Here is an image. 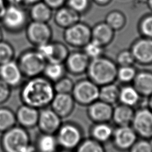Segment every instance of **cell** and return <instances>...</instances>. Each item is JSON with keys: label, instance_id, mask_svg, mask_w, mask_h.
Wrapping results in <instances>:
<instances>
[{"label": "cell", "instance_id": "ac0fdd59", "mask_svg": "<svg viewBox=\"0 0 152 152\" xmlns=\"http://www.w3.org/2000/svg\"><path fill=\"white\" fill-rule=\"evenodd\" d=\"M15 113L17 123L18 125L26 129H33L37 126L39 115V110L22 103Z\"/></svg>", "mask_w": 152, "mask_h": 152}, {"label": "cell", "instance_id": "2e32d148", "mask_svg": "<svg viewBox=\"0 0 152 152\" xmlns=\"http://www.w3.org/2000/svg\"><path fill=\"white\" fill-rule=\"evenodd\" d=\"M113 107V106L98 99L87 106V115L93 123L109 122Z\"/></svg>", "mask_w": 152, "mask_h": 152}, {"label": "cell", "instance_id": "836d02e7", "mask_svg": "<svg viewBox=\"0 0 152 152\" xmlns=\"http://www.w3.org/2000/svg\"><path fill=\"white\" fill-rule=\"evenodd\" d=\"M138 30L141 36L152 39V12L140 18L138 23Z\"/></svg>", "mask_w": 152, "mask_h": 152}, {"label": "cell", "instance_id": "603a6c76", "mask_svg": "<svg viewBox=\"0 0 152 152\" xmlns=\"http://www.w3.org/2000/svg\"><path fill=\"white\" fill-rule=\"evenodd\" d=\"M114 128L109 122L93 123L90 128L89 134L90 138L102 143L110 141Z\"/></svg>", "mask_w": 152, "mask_h": 152}, {"label": "cell", "instance_id": "4dcf8cb0", "mask_svg": "<svg viewBox=\"0 0 152 152\" xmlns=\"http://www.w3.org/2000/svg\"><path fill=\"white\" fill-rule=\"evenodd\" d=\"M16 124L15 112L9 107H0V132L6 131Z\"/></svg>", "mask_w": 152, "mask_h": 152}, {"label": "cell", "instance_id": "74e56055", "mask_svg": "<svg viewBox=\"0 0 152 152\" xmlns=\"http://www.w3.org/2000/svg\"><path fill=\"white\" fill-rule=\"evenodd\" d=\"M91 1V0H66L65 5L81 15L90 10Z\"/></svg>", "mask_w": 152, "mask_h": 152}, {"label": "cell", "instance_id": "7a4b0ae2", "mask_svg": "<svg viewBox=\"0 0 152 152\" xmlns=\"http://www.w3.org/2000/svg\"><path fill=\"white\" fill-rule=\"evenodd\" d=\"M118 67L115 61L104 55L90 59L86 74L88 78L100 87L116 80Z\"/></svg>", "mask_w": 152, "mask_h": 152}, {"label": "cell", "instance_id": "3957f363", "mask_svg": "<svg viewBox=\"0 0 152 152\" xmlns=\"http://www.w3.org/2000/svg\"><path fill=\"white\" fill-rule=\"evenodd\" d=\"M0 144L3 152H23L31 143L27 129L15 125L2 133Z\"/></svg>", "mask_w": 152, "mask_h": 152}, {"label": "cell", "instance_id": "30bf717a", "mask_svg": "<svg viewBox=\"0 0 152 152\" xmlns=\"http://www.w3.org/2000/svg\"><path fill=\"white\" fill-rule=\"evenodd\" d=\"M131 50L135 63L142 65H152V39L140 36L131 44Z\"/></svg>", "mask_w": 152, "mask_h": 152}, {"label": "cell", "instance_id": "cb8c5ba5", "mask_svg": "<svg viewBox=\"0 0 152 152\" xmlns=\"http://www.w3.org/2000/svg\"><path fill=\"white\" fill-rule=\"evenodd\" d=\"M122 85L120 87L118 103L134 108L140 103L142 97L131 84Z\"/></svg>", "mask_w": 152, "mask_h": 152}, {"label": "cell", "instance_id": "d6986e66", "mask_svg": "<svg viewBox=\"0 0 152 152\" xmlns=\"http://www.w3.org/2000/svg\"><path fill=\"white\" fill-rule=\"evenodd\" d=\"M131 84L142 98L147 99L152 94V71L138 70Z\"/></svg>", "mask_w": 152, "mask_h": 152}, {"label": "cell", "instance_id": "8fae6325", "mask_svg": "<svg viewBox=\"0 0 152 152\" xmlns=\"http://www.w3.org/2000/svg\"><path fill=\"white\" fill-rule=\"evenodd\" d=\"M6 28L17 31L21 29L27 21V14L20 5H9L6 7L1 20Z\"/></svg>", "mask_w": 152, "mask_h": 152}, {"label": "cell", "instance_id": "8d00e7d4", "mask_svg": "<svg viewBox=\"0 0 152 152\" xmlns=\"http://www.w3.org/2000/svg\"><path fill=\"white\" fill-rule=\"evenodd\" d=\"M115 62L118 66L134 65L135 64L132 53L129 49L120 50L116 56Z\"/></svg>", "mask_w": 152, "mask_h": 152}, {"label": "cell", "instance_id": "7402d4cb", "mask_svg": "<svg viewBox=\"0 0 152 152\" xmlns=\"http://www.w3.org/2000/svg\"><path fill=\"white\" fill-rule=\"evenodd\" d=\"M134 112V107L118 103L113 107L111 121L116 126L131 125Z\"/></svg>", "mask_w": 152, "mask_h": 152}, {"label": "cell", "instance_id": "1f68e13d", "mask_svg": "<svg viewBox=\"0 0 152 152\" xmlns=\"http://www.w3.org/2000/svg\"><path fill=\"white\" fill-rule=\"evenodd\" d=\"M74 151V152H106L103 144L90 137L84 138Z\"/></svg>", "mask_w": 152, "mask_h": 152}, {"label": "cell", "instance_id": "9a60e30c", "mask_svg": "<svg viewBox=\"0 0 152 152\" xmlns=\"http://www.w3.org/2000/svg\"><path fill=\"white\" fill-rule=\"evenodd\" d=\"M26 32L30 42L36 46L51 41L52 31L47 23L33 21L28 24Z\"/></svg>", "mask_w": 152, "mask_h": 152}, {"label": "cell", "instance_id": "ffe728a7", "mask_svg": "<svg viewBox=\"0 0 152 152\" xmlns=\"http://www.w3.org/2000/svg\"><path fill=\"white\" fill-rule=\"evenodd\" d=\"M115 31L113 30L104 21L95 24L91 27V39L106 48L114 39Z\"/></svg>", "mask_w": 152, "mask_h": 152}, {"label": "cell", "instance_id": "ba28073f", "mask_svg": "<svg viewBox=\"0 0 152 152\" xmlns=\"http://www.w3.org/2000/svg\"><path fill=\"white\" fill-rule=\"evenodd\" d=\"M131 126L138 138L148 140L152 138V110L147 105L135 109Z\"/></svg>", "mask_w": 152, "mask_h": 152}, {"label": "cell", "instance_id": "d4e9b609", "mask_svg": "<svg viewBox=\"0 0 152 152\" xmlns=\"http://www.w3.org/2000/svg\"><path fill=\"white\" fill-rule=\"evenodd\" d=\"M34 144L36 152H57L59 148L55 134L40 132Z\"/></svg>", "mask_w": 152, "mask_h": 152}, {"label": "cell", "instance_id": "d6a6232c", "mask_svg": "<svg viewBox=\"0 0 152 152\" xmlns=\"http://www.w3.org/2000/svg\"><path fill=\"white\" fill-rule=\"evenodd\" d=\"M138 69L134 65L121 66L118 67L116 80L122 84H131Z\"/></svg>", "mask_w": 152, "mask_h": 152}, {"label": "cell", "instance_id": "b9f144b4", "mask_svg": "<svg viewBox=\"0 0 152 152\" xmlns=\"http://www.w3.org/2000/svg\"><path fill=\"white\" fill-rule=\"evenodd\" d=\"M52 10H56L65 5L66 0H43Z\"/></svg>", "mask_w": 152, "mask_h": 152}, {"label": "cell", "instance_id": "e0dca14e", "mask_svg": "<svg viewBox=\"0 0 152 152\" xmlns=\"http://www.w3.org/2000/svg\"><path fill=\"white\" fill-rule=\"evenodd\" d=\"M75 104L71 94L55 93L50 106L57 115L64 119L72 113Z\"/></svg>", "mask_w": 152, "mask_h": 152}, {"label": "cell", "instance_id": "7bdbcfd3", "mask_svg": "<svg viewBox=\"0 0 152 152\" xmlns=\"http://www.w3.org/2000/svg\"><path fill=\"white\" fill-rule=\"evenodd\" d=\"M93 1L94 4L99 6L101 7H104L109 5L112 0H91Z\"/></svg>", "mask_w": 152, "mask_h": 152}, {"label": "cell", "instance_id": "5bb4252c", "mask_svg": "<svg viewBox=\"0 0 152 152\" xmlns=\"http://www.w3.org/2000/svg\"><path fill=\"white\" fill-rule=\"evenodd\" d=\"M90 59L83 50L69 52L64 64L66 72L72 75H80L86 73Z\"/></svg>", "mask_w": 152, "mask_h": 152}, {"label": "cell", "instance_id": "7dc6e473", "mask_svg": "<svg viewBox=\"0 0 152 152\" xmlns=\"http://www.w3.org/2000/svg\"><path fill=\"white\" fill-rule=\"evenodd\" d=\"M147 106L152 110V94L147 98Z\"/></svg>", "mask_w": 152, "mask_h": 152}, {"label": "cell", "instance_id": "f1b7e54d", "mask_svg": "<svg viewBox=\"0 0 152 152\" xmlns=\"http://www.w3.org/2000/svg\"><path fill=\"white\" fill-rule=\"evenodd\" d=\"M65 66L62 63L47 62L42 75L53 83L66 75Z\"/></svg>", "mask_w": 152, "mask_h": 152}, {"label": "cell", "instance_id": "4316f807", "mask_svg": "<svg viewBox=\"0 0 152 152\" xmlns=\"http://www.w3.org/2000/svg\"><path fill=\"white\" fill-rule=\"evenodd\" d=\"M30 14L33 21L48 23L52 17V9L41 1L32 5Z\"/></svg>", "mask_w": 152, "mask_h": 152}, {"label": "cell", "instance_id": "484cf974", "mask_svg": "<svg viewBox=\"0 0 152 152\" xmlns=\"http://www.w3.org/2000/svg\"><path fill=\"white\" fill-rule=\"evenodd\" d=\"M120 87L111 83L99 87V99L112 106L118 103Z\"/></svg>", "mask_w": 152, "mask_h": 152}, {"label": "cell", "instance_id": "7c38bea8", "mask_svg": "<svg viewBox=\"0 0 152 152\" xmlns=\"http://www.w3.org/2000/svg\"><path fill=\"white\" fill-rule=\"evenodd\" d=\"M62 119L48 106L39 110L37 127L40 132L55 134L62 123Z\"/></svg>", "mask_w": 152, "mask_h": 152}, {"label": "cell", "instance_id": "4fadbf2b", "mask_svg": "<svg viewBox=\"0 0 152 152\" xmlns=\"http://www.w3.org/2000/svg\"><path fill=\"white\" fill-rule=\"evenodd\" d=\"M24 77L16 61L14 59L0 65V79L11 88L22 85Z\"/></svg>", "mask_w": 152, "mask_h": 152}, {"label": "cell", "instance_id": "60d3db41", "mask_svg": "<svg viewBox=\"0 0 152 152\" xmlns=\"http://www.w3.org/2000/svg\"><path fill=\"white\" fill-rule=\"evenodd\" d=\"M11 88L0 79V104L5 103L10 97Z\"/></svg>", "mask_w": 152, "mask_h": 152}, {"label": "cell", "instance_id": "44dd1931", "mask_svg": "<svg viewBox=\"0 0 152 152\" xmlns=\"http://www.w3.org/2000/svg\"><path fill=\"white\" fill-rule=\"evenodd\" d=\"M56 10L54 21L55 24L61 28L65 29L80 21L81 15L66 5Z\"/></svg>", "mask_w": 152, "mask_h": 152}, {"label": "cell", "instance_id": "d590c367", "mask_svg": "<svg viewBox=\"0 0 152 152\" xmlns=\"http://www.w3.org/2000/svg\"><path fill=\"white\" fill-rule=\"evenodd\" d=\"M56 93L71 94L74 87V81L66 75L53 83Z\"/></svg>", "mask_w": 152, "mask_h": 152}, {"label": "cell", "instance_id": "ab89813d", "mask_svg": "<svg viewBox=\"0 0 152 152\" xmlns=\"http://www.w3.org/2000/svg\"><path fill=\"white\" fill-rule=\"evenodd\" d=\"M128 152H152L150 140L138 138L128 151Z\"/></svg>", "mask_w": 152, "mask_h": 152}, {"label": "cell", "instance_id": "5b68a950", "mask_svg": "<svg viewBox=\"0 0 152 152\" xmlns=\"http://www.w3.org/2000/svg\"><path fill=\"white\" fill-rule=\"evenodd\" d=\"M17 62L24 78H26L42 75L47 63L45 59L36 49L24 52Z\"/></svg>", "mask_w": 152, "mask_h": 152}, {"label": "cell", "instance_id": "c3c4849f", "mask_svg": "<svg viewBox=\"0 0 152 152\" xmlns=\"http://www.w3.org/2000/svg\"><path fill=\"white\" fill-rule=\"evenodd\" d=\"M147 5L152 12V0H146Z\"/></svg>", "mask_w": 152, "mask_h": 152}, {"label": "cell", "instance_id": "f907efd6", "mask_svg": "<svg viewBox=\"0 0 152 152\" xmlns=\"http://www.w3.org/2000/svg\"><path fill=\"white\" fill-rule=\"evenodd\" d=\"M2 40V32L0 29V40Z\"/></svg>", "mask_w": 152, "mask_h": 152}, {"label": "cell", "instance_id": "9c48e42d", "mask_svg": "<svg viewBox=\"0 0 152 152\" xmlns=\"http://www.w3.org/2000/svg\"><path fill=\"white\" fill-rule=\"evenodd\" d=\"M138 138L131 125L116 126L114 128L110 141L113 147L121 152L128 151Z\"/></svg>", "mask_w": 152, "mask_h": 152}, {"label": "cell", "instance_id": "6da1fadb", "mask_svg": "<svg viewBox=\"0 0 152 152\" xmlns=\"http://www.w3.org/2000/svg\"><path fill=\"white\" fill-rule=\"evenodd\" d=\"M21 87L22 103L39 110L50 106L56 93L53 83L43 75L27 78Z\"/></svg>", "mask_w": 152, "mask_h": 152}, {"label": "cell", "instance_id": "277c9868", "mask_svg": "<svg viewBox=\"0 0 152 152\" xmlns=\"http://www.w3.org/2000/svg\"><path fill=\"white\" fill-rule=\"evenodd\" d=\"M55 135L60 148L73 151L84 138L82 128L72 121L62 122Z\"/></svg>", "mask_w": 152, "mask_h": 152}, {"label": "cell", "instance_id": "e575fe53", "mask_svg": "<svg viewBox=\"0 0 152 152\" xmlns=\"http://www.w3.org/2000/svg\"><path fill=\"white\" fill-rule=\"evenodd\" d=\"M90 59H93L104 55L105 48L91 40L82 49Z\"/></svg>", "mask_w": 152, "mask_h": 152}, {"label": "cell", "instance_id": "8992f818", "mask_svg": "<svg viewBox=\"0 0 152 152\" xmlns=\"http://www.w3.org/2000/svg\"><path fill=\"white\" fill-rule=\"evenodd\" d=\"M99 86L87 77L74 82L71 95L75 103L87 106L99 99Z\"/></svg>", "mask_w": 152, "mask_h": 152}, {"label": "cell", "instance_id": "52a82bcc", "mask_svg": "<svg viewBox=\"0 0 152 152\" xmlns=\"http://www.w3.org/2000/svg\"><path fill=\"white\" fill-rule=\"evenodd\" d=\"M63 37L66 45L82 49L91 39V27L80 20L65 28Z\"/></svg>", "mask_w": 152, "mask_h": 152}, {"label": "cell", "instance_id": "f35d334b", "mask_svg": "<svg viewBox=\"0 0 152 152\" xmlns=\"http://www.w3.org/2000/svg\"><path fill=\"white\" fill-rule=\"evenodd\" d=\"M14 50L8 43L0 40V65L14 59Z\"/></svg>", "mask_w": 152, "mask_h": 152}, {"label": "cell", "instance_id": "f6af8a7d", "mask_svg": "<svg viewBox=\"0 0 152 152\" xmlns=\"http://www.w3.org/2000/svg\"><path fill=\"white\" fill-rule=\"evenodd\" d=\"M9 5H20V4L23 2V0H5Z\"/></svg>", "mask_w": 152, "mask_h": 152}, {"label": "cell", "instance_id": "ee69618b", "mask_svg": "<svg viewBox=\"0 0 152 152\" xmlns=\"http://www.w3.org/2000/svg\"><path fill=\"white\" fill-rule=\"evenodd\" d=\"M6 6L5 4V0H0V20L2 18V17L5 11Z\"/></svg>", "mask_w": 152, "mask_h": 152}, {"label": "cell", "instance_id": "f546056e", "mask_svg": "<svg viewBox=\"0 0 152 152\" xmlns=\"http://www.w3.org/2000/svg\"><path fill=\"white\" fill-rule=\"evenodd\" d=\"M104 21L115 31L123 29L126 24V17L120 10H114L107 12Z\"/></svg>", "mask_w": 152, "mask_h": 152}, {"label": "cell", "instance_id": "681fc988", "mask_svg": "<svg viewBox=\"0 0 152 152\" xmlns=\"http://www.w3.org/2000/svg\"><path fill=\"white\" fill-rule=\"evenodd\" d=\"M57 152H74L73 150H66V149H62L61 150H58Z\"/></svg>", "mask_w": 152, "mask_h": 152}, {"label": "cell", "instance_id": "83f0119b", "mask_svg": "<svg viewBox=\"0 0 152 152\" xmlns=\"http://www.w3.org/2000/svg\"><path fill=\"white\" fill-rule=\"evenodd\" d=\"M69 52L67 45L61 42H52L50 53L47 62L64 64Z\"/></svg>", "mask_w": 152, "mask_h": 152}, {"label": "cell", "instance_id": "816d5d0a", "mask_svg": "<svg viewBox=\"0 0 152 152\" xmlns=\"http://www.w3.org/2000/svg\"><path fill=\"white\" fill-rule=\"evenodd\" d=\"M150 143H151V147H152V138L151 139H150Z\"/></svg>", "mask_w": 152, "mask_h": 152}, {"label": "cell", "instance_id": "bcb514c9", "mask_svg": "<svg viewBox=\"0 0 152 152\" xmlns=\"http://www.w3.org/2000/svg\"><path fill=\"white\" fill-rule=\"evenodd\" d=\"M41 1L42 0H23V3H25L27 5H33Z\"/></svg>", "mask_w": 152, "mask_h": 152}]
</instances>
